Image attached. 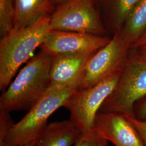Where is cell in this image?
Wrapping results in <instances>:
<instances>
[{
    "instance_id": "obj_8",
    "label": "cell",
    "mask_w": 146,
    "mask_h": 146,
    "mask_svg": "<svg viewBox=\"0 0 146 146\" xmlns=\"http://www.w3.org/2000/svg\"><path fill=\"white\" fill-rule=\"evenodd\" d=\"M110 39L107 36L51 30L40 48L52 56L65 54H95L106 46Z\"/></svg>"
},
{
    "instance_id": "obj_12",
    "label": "cell",
    "mask_w": 146,
    "mask_h": 146,
    "mask_svg": "<svg viewBox=\"0 0 146 146\" xmlns=\"http://www.w3.org/2000/svg\"><path fill=\"white\" fill-rule=\"evenodd\" d=\"M82 133L70 120L48 124L34 146H73Z\"/></svg>"
},
{
    "instance_id": "obj_20",
    "label": "cell",
    "mask_w": 146,
    "mask_h": 146,
    "mask_svg": "<svg viewBox=\"0 0 146 146\" xmlns=\"http://www.w3.org/2000/svg\"><path fill=\"white\" fill-rule=\"evenodd\" d=\"M129 56L146 62V43L139 47L131 48Z\"/></svg>"
},
{
    "instance_id": "obj_19",
    "label": "cell",
    "mask_w": 146,
    "mask_h": 146,
    "mask_svg": "<svg viewBox=\"0 0 146 146\" xmlns=\"http://www.w3.org/2000/svg\"><path fill=\"white\" fill-rule=\"evenodd\" d=\"M133 117L137 120L146 121V96L136 104L134 107Z\"/></svg>"
},
{
    "instance_id": "obj_3",
    "label": "cell",
    "mask_w": 146,
    "mask_h": 146,
    "mask_svg": "<svg viewBox=\"0 0 146 146\" xmlns=\"http://www.w3.org/2000/svg\"><path fill=\"white\" fill-rule=\"evenodd\" d=\"M78 89L74 85L46 94L6 135L3 146L34 145L48 125L50 116Z\"/></svg>"
},
{
    "instance_id": "obj_13",
    "label": "cell",
    "mask_w": 146,
    "mask_h": 146,
    "mask_svg": "<svg viewBox=\"0 0 146 146\" xmlns=\"http://www.w3.org/2000/svg\"><path fill=\"white\" fill-rule=\"evenodd\" d=\"M146 31V0H140L128 16L118 33L131 48L134 47Z\"/></svg>"
},
{
    "instance_id": "obj_22",
    "label": "cell",
    "mask_w": 146,
    "mask_h": 146,
    "mask_svg": "<svg viewBox=\"0 0 146 146\" xmlns=\"http://www.w3.org/2000/svg\"><path fill=\"white\" fill-rule=\"evenodd\" d=\"M69 0H54L56 5H60L61 3H62L63 2H65L66 1H68Z\"/></svg>"
},
{
    "instance_id": "obj_10",
    "label": "cell",
    "mask_w": 146,
    "mask_h": 146,
    "mask_svg": "<svg viewBox=\"0 0 146 146\" xmlns=\"http://www.w3.org/2000/svg\"><path fill=\"white\" fill-rule=\"evenodd\" d=\"M94 54H65L52 56L50 84L45 95L60 89L78 85L85 66Z\"/></svg>"
},
{
    "instance_id": "obj_16",
    "label": "cell",
    "mask_w": 146,
    "mask_h": 146,
    "mask_svg": "<svg viewBox=\"0 0 146 146\" xmlns=\"http://www.w3.org/2000/svg\"><path fill=\"white\" fill-rule=\"evenodd\" d=\"M108 141L100 135L95 129L82 134L81 136L73 146H107Z\"/></svg>"
},
{
    "instance_id": "obj_11",
    "label": "cell",
    "mask_w": 146,
    "mask_h": 146,
    "mask_svg": "<svg viewBox=\"0 0 146 146\" xmlns=\"http://www.w3.org/2000/svg\"><path fill=\"white\" fill-rule=\"evenodd\" d=\"M13 29L25 28L51 15L56 7L54 0H13Z\"/></svg>"
},
{
    "instance_id": "obj_4",
    "label": "cell",
    "mask_w": 146,
    "mask_h": 146,
    "mask_svg": "<svg viewBox=\"0 0 146 146\" xmlns=\"http://www.w3.org/2000/svg\"><path fill=\"white\" fill-rule=\"evenodd\" d=\"M146 96V62L129 56L115 88L99 112H113L133 116L136 104Z\"/></svg>"
},
{
    "instance_id": "obj_2",
    "label": "cell",
    "mask_w": 146,
    "mask_h": 146,
    "mask_svg": "<svg viewBox=\"0 0 146 146\" xmlns=\"http://www.w3.org/2000/svg\"><path fill=\"white\" fill-rule=\"evenodd\" d=\"M50 16H44L31 25L13 29L0 41V90L8 87L21 66L40 47L51 31Z\"/></svg>"
},
{
    "instance_id": "obj_18",
    "label": "cell",
    "mask_w": 146,
    "mask_h": 146,
    "mask_svg": "<svg viewBox=\"0 0 146 146\" xmlns=\"http://www.w3.org/2000/svg\"><path fill=\"white\" fill-rule=\"evenodd\" d=\"M125 116L135 127L141 136L145 146H146V121L137 120L133 116Z\"/></svg>"
},
{
    "instance_id": "obj_23",
    "label": "cell",
    "mask_w": 146,
    "mask_h": 146,
    "mask_svg": "<svg viewBox=\"0 0 146 146\" xmlns=\"http://www.w3.org/2000/svg\"><path fill=\"white\" fill-rule=\"evenodd\" d=\"M16 146H34V145H20Z\"/></svg>"
},
{
    "instance_id": "obj_1",
    "label": "cell",
    "mask_w": 146,
    "mask_h": 146,
    "mask_svg": "<svg viewBox=\"0 0 146 146\" xmlns=\"http://www.w3.org/2000/svg\"><path fill=\"white\" fill-rule=\"evenodd\" d=\"M52 56L40 50L29 61L2 92L0 110L11 112L33 108L44 96L50 84Z\"/></svg>"
},
{
    "instance_id": "obj_5",
    "label": "cell",
    "mask_w": 146,
    "mask_h": 146,
    "mask_svg": "<svg viewBox=\"0 0 146 146\" xmlns=\"http://www.w3.org/2000/svg\"><path fill=\"white\" fill-rule=\"evenodd\" d=\"M97 0H69L56 5L50 15L51 30L106 36Z\"/></svg>"
},
{
    "instance_id": "obj_6",
    "label": "cell",
    "mask_w": 146,
    "mask_h": 146,
    "mask_svg": "<svg viewBox=\"0 0 146 146\" xmlns=\"http://www.w3.org/2000/svg\"><path fill=\"white\" fill-rule=\"evenodd\" d=\"M121 72L104 79L92 87L78 89L66 101L63 107L70 112V120L82 134L94 129L96 116L105 100L115 88Z\"/></svg>"
},
{
    "instance_id": "obj_7",
    "label": "cell",
    "mask_w": 146,
    "mask_h": 146,
    "mask_svg": "<svg viewBox=\"0 0 146 146\" xmlns=\"http://www.w3.org/2000/svg\"><path fill=\"white\" fill-rule=\"evenodd\" d=\"M131 48L118 32L114 33L110 42L87 63L78 82V89L92 87L121 72L129 58Z\"/></svg>"
},
{
    "instance_id": "obj_9",
    "label": "cell",
    "mask_w": 146,
    "mask_h": 146,
    "mask_svg": "<svg viewBox=\"0 0 146 146\" xmlns=\"http://www.w3.org/2000/svg\"><path fill=\"white\" fill-rule=\"evenodd\" d=\"M94 128L115 146H145L135 127L125 115L120 113L99 112Z\"/></svg>"
},
{
    "instance_id": "obj_17",
    "label": "cell",
    "mask_w": 146,
    "mask_h": 146,
    "mask_svg": "<svg viewBox=\"0 0 146 146\" xmlns=\"http://www.w3.org/2000/svg\"><path fill=\"white\" fill-rule=\"evenodd\" d=\"M14 123L9 111L0 110V146H3L6 135Z\"/></svg>"
},
{
    "instance_id": "obj_21",
    "label": "cell",
    "mask_w": 146,
    "mask_h": 146,
    "mask_svg": "<svg viewBox=\"0 0 146 146\" xmlns=\"http://www.w3.org/2000/svg\"><path fill=\"white\" fill-rule=\"evenodd\" d=\"M145 43H146V31L145 32L143 35L142 37L140 38V40L136 44L135 46L134 47H133V48H135V47H139V46H141V45H143V44H145Z\"/></svg>"
},
{
    "instance_id": "obj_15",
    "label": "cell",
    "mask_w": 146,
    "mask_h": 146,
    "mask_svg": "<svg viewBox=\"0 0 146 146\" xmlns=\"http://www.w3.org/2000/svg\"><path fill=\"white\" fill-rule=\"evenodd\" d=\"M14 28L13 0H0V32L4 36Z\"/></svg>"
},
{
    "instance_id": "obj_14",
    "label": "cell",
    "mask_w": 146,
    "mask_h": 146,
    "mask_svg": "<svg viewBox=\"0 0 146 146\" xmlns=\"http://www.w3.org/2000/svg\"><path fill=\"white\" fill-rule=\"evenodd\" d=\"M140 0H97L102 6L109 26L119 32L128 16Z\"/></svg>"
}]
</instances>
